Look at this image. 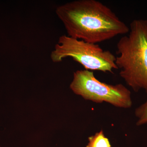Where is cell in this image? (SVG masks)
<instances>
[{
  "mask_svg": "<svg viewBox=\"0 0 147 147\" xmlns=\"http://www.w3.org/2000/svg\"><path fill=\"white\" fill-rule=\"evenodd\" d=\"M55 12L68 36L90 43L97 44L129 32L110 7L97 0L71 1L58 6Z\"/></svg>",
  "mask_w": 147,
  "mask_h": 147,
  "instance_id": "cell-1",
  "label": "cell"
},
{
  "mask_svg": "<svg viewBox=\"0 0 147 147\" xmlns=\"http://www.w3.org/2000/svg\"><path fill=\"white\" fill-rule=\"evenodd\" d=\"M129 29L117 43L116 64L133 91L144 90L147 93V20L135 19Z\"/></svg>",
  "mask_w": 147,
  "mask_h": 147,
  "instance_id": "cell-2",
  "label": "cell"
},
{
  "mask_svg": "<svg viewBox=\"0 0 147 147\" xmlns=\"http://www.w3.org/2000/svg\"><path fill=\"white\" fill-rule=\"evenodd\" d=\"M67 57L72 58L86 70L113 73V69H118L116 57L110 51L103 50L97 44L63 35L51 52L50 59L58 63Z\"/></svg>",
  "mask_w": 147,
  "mask_h": 147,
  "instance_id": "cell-3",
  "label": "cell"
},
{
  "mask_svg": "<svg viewBox=\"0 0 147 147\" xmlns=\"http://www.w3.org/2000/svg\"><path fill=\"white\" fill-rule=\"evenodd\" d=\"M70 89L86 100L96 103L108 102L119 108H129L132 106L131 92L121 84L111 85L100 82L93 71L78 70L74 72Z\"/></svg>",
  "mask_w": 147,
  "mask_h": 147,
  "instance_id": "cell-4",
  "label": "cell"
},
{
  "mask_svg": "<svg viewBox=\"0 0 147 147\" xmlns=\"http://www.w3.org/2000/svg\"><path fill=\"white\" fill-rule=\"evenodd\" d=\"M86 147H111L110 141L104 135L102 130L89 137Z\"/></svg>",
  "mask_w": 147,
  "mask_h": 147,
  "instance_id": "cell-5",
  "label": "cell"
},
{
  "mask_svg": "<svg viewBox=\"0 0 147 147\" xmlns=\"http://www.w3.org/2000/svg\"><path fill=\"white\" fill-rule=\"evenodd\" d=\"M135 115L137 118L136 123L137 126L147 123V100L136 109Z\"/></svg>",
  "mask_w": 147,
  "mask_h": 147,
  "instance_id": "cell-6",
  "label": "cell"
}]
</instances>
